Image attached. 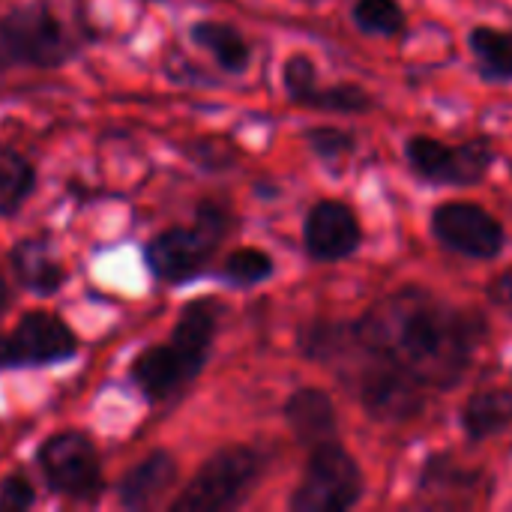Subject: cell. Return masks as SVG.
I'll list each match as a JSON object with an SVG mask.
<instances>
[{
	"mask_svg": "<svg viewBox=\"0 0 512 512\" xmlns=\"http://www.w3.org/2000/svg\"><path fill=\"white\" fill-rule=\"evenodd\" d=\"M357 336L369 354L396 363L423 387L447 390L462 381L483 324L420 288H405L384 297L357 324Z\"/></svg>",
	"mask_w": 512,
	"mask_h": 512,
	"instance_id": "1",
	"label": "cell"
},
{
	"mask_svg": "<svg viewBox=\"0 0 512 512\" xmlns=\"http://www.w3.org/2000/svg\"><path fill=\"white\" fill-rule=\"evenodd\" d=\"M363 495V474L339 444L327 441L315 447L306 477L297 486L291 507L297 512H342Z\"/></svg>",
	"mask_w": 512,
	"mask_h": 512,
	"instance_id": "2",
	"label": "cell"
},
{
	"mask_svg": "<svg viewBox=\"0 0 512 512\" xmlns=\"http://www.w3.org/2000/svg\"><path fill=\"white\" fill-rule=\"evenodd\" d=\"M261 459L246 447H228L216 453L192 480V486L174 501L177 512H219L234 507L258 480Z\"/></svg>",
	"mask_w": 512,
	"mask_h": 512,
	"instance_id": "3",
	"label": "cell"
},
{
	"mask_svg": "<svg viewBox=\"0 0 512 512\" xmlns=\"http://www.w3.org/2000/svg\"><path fill=\"white\" fill-rule=\"evenodd\" d=\"M222 225L225 219L219 210H204V222H198V228H171L159 234L147 249L150 270L165 282L192 279L207 264L216 240L225 231Z\"/></svg>",
	"mask_w": 512,
	"mask_h": 512,
	"instance_id": "4",
	"label": "cell"
},
{
	"mask_svg": "<svg viewBox=\"0 0 512 512\" xmlns=\"http://www.w3.org/2000/svg\"><path fill=\"white\" fill-rule=\"evenodd\" d=\"M408 159L414 171L432 183H453V186H471L486 177V171L495 162V150L486 141H471L462 147L441 144L435 138L417 135L408 141Z\"/></svg>",
	"mask_w": 512,
	"mask_h": 512,
	"instance_id": "5",
	"label": "cell"
},
{
	"mask_svg": "<svg viewBox=\"0 0 512 512\" xmlns=\"http://www.w3.org/2000/svg\"><path fill=\"white\" fill-rule=\"evenodd\" d=\"M39 465L51 489H57L60 495L90 501L102 489L99 459L90 441L78 432H63L45 441V447L39 450Z\"/></svg>",
	"mask_w": 512,
	"mask_h": 512,
	"instance_id": "6",
	"label": "cell"
},
{
	"mask_svg": "<svg viewBox=\"0 0 512 512\" xmlns=\"http://www.w3.org/2000/svg\"><path fill=\"white\" fill-rule=\"evenodd\" d=\"M432 231L447 249H453L459 255L495 258L504 249L501 222L492 213H486L483 207L468 204V201L441 204L432 216Z\"/></svg>",
	"mask_w": 512,
	"mask_h": 512,
	"instance_id": "7",
	"label": "cell"
},
{
	"mask_svg": "<svg viewBox=\"0 0 512 512\" xmlns=\"http://www.w3.org/2000/svg\"><path fill=\"white\" fill-rule=\"evenodd\" d=\"M420 381H414L396 363L372 354V363L360 372V399L375 420H411L423 411Z\"/></svg>",
	"mask_w": 512,
	"mask_h": 512,
	"instance_id": "8",
	"label": "cell"
},
{
	"mask_svg": "<svg viewBox=\"0 0 512 512\" xmlns=\"http://www.w3.org/2000/svg\"><path fill=\"white\" fill-rule=\"evenodd\" d=\"M9 345V366H42V363H57L69 360L75 354V336L69 327L45 312H30L18 321L12 336L6 339Z\"/></svg>",
	"mask_w": 512,
	"mask_h": 512,
	"instance_id": "9",
	"label": "cell"
},
{
	"mask_svg": "<svg viewBox=\"0 0 512 512\" xmlns=\"http://www.w3.org/2000/svg\"><path fill=\"white\" fill-rule=\"evenodd\" d=\"M360 246V222L342 201H318L306 219V249L318 261H339Z\"/></svg>",
	"mask_w": 512,
	"mask_h": 512,
	"instance_id": "10",
	"label": "cell"
},
{
	"mask_svg": "<svg viewBox=\"0 0 512 512\" xmlns=\"http://www.w3.org/2000/svg\"><path fill=\"white\" fill-rule=\"evenodd\" d=\"M6 27L15 39L21 60H30L36 66H57L72 54L66 30L48 9H18L6 21Z\"/></svg>",
	"mask_w": 512,
	"mask_h": 512,
	"instance_id": "11",
	"label": "cell"
},
{
	"mask_svg": "<svg viewBox=\"0 0 512 512\" xmlns=\"http://www.w3.org/2000/svg\"><path fill=\"white\" fill-rule=\"evenodd\" d=\"M285 417L294 435L309 447H321L336 435V408L324 390L315 387L297 390L285 405Z\"/></svg>",
	"mask_w": 512,
	"mask_h": 512,
	"instance_id": "12",
	"label": "cell"
},
{
	"mask_svg": "<svg viewBox=\"0 0 512 512\" xmlns=\"http://www.w3.org/2000/svg\"><path fill=\"white\" fill-rule=\"evenodd\" d=\"M132 372H135V381L141 384V390L147 396L162 399L171 390H177L183 381H189L198 369L174 345H156L135 360Z\"/></svg>",
	"mask_w": 512,
	"mask_h": 512,
	"instance_id": "13",
	"label": "cell"
},
{
	"mask_svg": "<svg viewBox=\"0 0 512 512\" xmlns=\"http://www.w3.org/2000/svg\"><path fill=\"white\" fill-rule=\"evenodd\" d=\"M177 480V465L168 453H150L141 459L120 483V504L126 510L150 507L159 495H165Z\"/></svg>",
	"mask_w": 512,
	"mask_h": 512,
	"instance_id": "14",
	"label": "cell"
},
{
	"mask_svg": "<svg viewBox=\"0 0 512 512\" xmlns=\"http://www.w3.org/2000/svg\"><path fill=\"white\" fill-rule=\"evenodd\" d=\"M462 426L471 441H483L489 435L504 432L512 426V393L510 390H480L468 399L462 411Z\"/></svg>",
	"mask_w": 512,
	"mask_h": 512,
	"instance_id": "15",
	"label": "cell"
},
{
	"mask_svg": "<svg viewBox=\"0 0 512 512\" xmlns=\"http://www.w3.org/2000/svg\"><path fill=\"white\" fill-rule=\"evenodd\" d=\"M213 330H216V309L213 303H192L183 309L174 333H171V345L195 366L201 369L207 351H210V342H213Z\"/></svg>",
	"mask_w": 512,
	"mask_h": 512,
	"instance_id": "16",
	"label": "cell"
},
{
	"mask_svg": "<svg viewBox=\"0 0 512 512\" xmlns=\"http://www.w3.org/2000/svg\"><path fill=\"white\" fill-rule=\"evenodd\" d=\"M12 264H15V273L21 279V285L39 291V294H51L63 285V267L60 261L51 255V249L39 240H27V243H18L15 252H12Z\"/></svg>",
	"mask_w": 512,
	"mask_h": 512,
	"instance_id": "17",
	"label": "cell"
},
{
	"mask_svg": "<svg viewBox=\"0 0 512 512\" xmlns=\"http://www.w3.org/2000/svg\"><path fill=\"white\" fill-rule=\"evenodd\" d=\"M192 36L201 48H207L228 72H243L249 66V45L246 39L228 27V24H216V21H201L192 27Z\"/></svg>",
	"mask_w": 512,
	"mask_h": 512,
	"instance_id": "18",
	"label": "cell"
},
{
	"mask_svg": "<svg viewBox=\"0 0 512 512\" xmlns=\"http://www.w3.org/2000/svg\"><path fill=\"white\" fill-rule=\"evenodd\" d=\"M471 48L480 60V69L489 81L512 78V30L501 27H474Z\"/></svg>",
	"mask_w": 512,
	"mask_h": 512,
	"instance_id": "19",
	"label": "cell"
},
{
	"mask_svg": "<svg viewBox=\"0 0 512 512\" xmlns=\"http://www.w3.org/2000/svg\"><path fill=\"white\" fill-rule=\"evenodd\" d=\"M33 189V168L12 150L0 147V216L15 213Z\"/></svg>",
	"mask_w": 512,
	"mask_h": 512,
	"instance_id": "20",
	"label": "cell"
},
{
	"mask_svg": "<svg viewBox=\"0 0 512 512\" xmlns=\"http://www.w3.org/2000/svg\"><path fill=\"white\" fill-rule=\"evenodd\" d=\"M354 21L366 33H378V36H396L405 30V12L396 0H357Z\"/></svg>",
	"mask_w": 512,
	"mask_h": 512,
	"instance_id": "21",
	"label": "cell"
},
{
	"mask_svg": "<svg viewBox=\"0 0 512 512\" xmlns=\"http://www.w3.org/2000/svg\"><path fill=\"white\" fill-rule=\"evenodd\" d=\"M309 108H327V111H351V114H360V111H369L372 108V96L354 84H336V87H327V90H312V96L303 102Z\"/></svg>",
	"mask_w": 512,
	"mask_h": 512,
	"instance_id": "22",
	"label": "cell"
},
{
	"mask_svg": "<svg viewBox=\"0 0 512 512\" xmlns=\"http://www.w3.org/2000/svg\"><path fill=\"white\" fill-rule=\"evenodd\" d=\"M270 273H273V261L261 249H237L225 264V276L234 285H258Z\"/></svg>",
	"mask_w": 512,
	"mask_h": 512,
	"instance_id": "23",
	"label": "cell"
},
{
	"mask_svg": "<svg viewBox=\"0 0 512 512\" xmlns=\"http://www.w3.org/2000/svg\"><path fill=\"white\" fill-rule=\"evenodd\" d=\"M285 87L291 93L294 102H306L312 96V90L318 87V72H315V63L306 57V54H294L288 63H285Z\"/></svg>",
	"mask_w": 512,
	"mask_h": 512,
	"instance_id": "24",
	"label": "cell"
},
{
	"mask_svg": "<svg viewBox=\"0 0 512 512\" xmlns=\"http://www.w3.org/2000/svg\"><path fill=\"white\" fill-rule=\"evenodd\" d=\"M309 144L318 156L324 159H336V156H348L354 150V135L336 126H315L309 132Z\"/></svg>",
	"mask_w": 512,
	"mask_h": 512,
	"instance_id": "25",
	"label": "cell"
},
{
	"mask_svg": "<svg viewBox=\"0 0 512 512\" xmlns=\"http://www.w3.org/2000/svg\"><path fill=\"white\" fill-rule=\"evenodd\" d=\"M33 507V489L24 477H6L0 483V512H21Z\"/></svg>",
	"mask_w": 512,
	"mask_h": 512,
	"instance_id": "26",
	"label": "cell"
},
{
	"mask_svg": "<svg viewBox=\"0 0 512 512\" xmlns=\"http://www.w3.org/2000/svg\"><path fill=\"white\" fill-rule=\"evenodd\" d=\"M15 60H21L18 48H15V39H12L9 27H6V24H0V69L12 66Z\"/></svg>",
	"mask_w": 512,
	"mask_h": 512,
	"instance_id": "27",
	"label": "cell"
},
{
	"mask_svg": "<svg viewBox=\"0 0 512 512\" xmlns=\"http://www.w3.org/2000/svg\"><path fill=\"white\" fill-rule=\"evenodd\" d=\"M9 306V288H6V282H3V276H0V312Z\"/></svg>",
	"mask_w": 512,
	"mask_h": 512,
	"instance_id": "28",
	"label": "cell"
},
{
	"mask_svg": "<svg viewBox=\"0 0 512 512\" xmlns=\"http://www.w3.org/2000/svg\"><path fill=\"white\" fill-rule=\"evenodd\" d=\"M0 366H9V345L3 336H0Z\"/></svg>",
	"mask_w": 512,
	"mask_h": 512,
	"instance_id": "29",
	"label": "cell"
}]
</instances>
